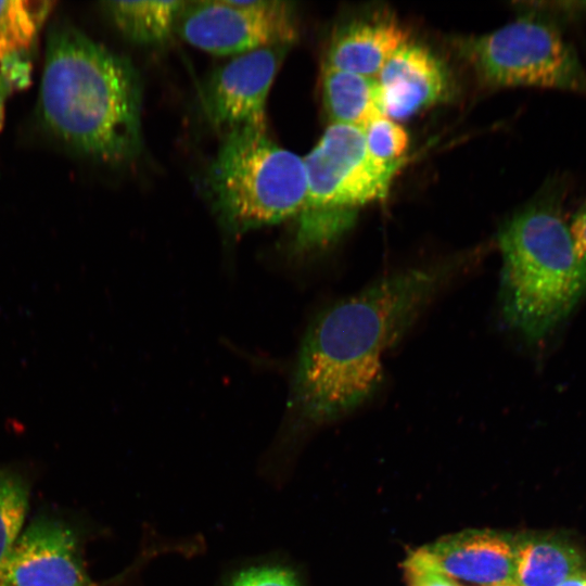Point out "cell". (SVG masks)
Here are the masks:
<instances>
[{
	"label": "cell",
	"instance_id": "603a6c76",
	"mask_svg": "<svg viewBox=\"0 0 586 586\" xmlns=\"http://www.w3.org/2000/svg\"><path fill=\"white\" fill-rule=\"evenodd\" d=\"M488 586H519V585L517 583H502V584L488 585Z\"/></svg>",
	"mask_w": 586,
	"mask_h": 586
},
{
	"label": "cell",
	"instance_id": "ffe728a7",
	"mask_svg": "<svg viewBox=\"0 0 586 586\" xmlns=\"http://www.w3.org/2000/svg\"><path fill=\"white\" fill-rule=\"evenodd\" d=\"M408 586H461L454 578L422 566L405 563Z\"/></svg>",
	"mask_w": 586,
	"mask_h": 586
},
{
	"label": "cell",
	"instance_id": "e0dca14e",
	"mask_svg": "<svg viewBox=\"0 0 586 586\" xmlns=\"http://www.w3.org/2000/svg\"><path fill=\"white\" fill-rule=\"evenodd\" d=\"M29 488L15 471L0 467V572L23 532Z\"/></svg>",
	"mask_w": 586,
	"mask_h": 586
},
{
	"label": "cell",
	"instance_id": "52a82bcc",
	"mask_svg": "<svg viewBox=\"0 0 586 586\" xmlns=\"http://www.w3.org/2000/svg\"><path fill=\"white\" fill-rule=\"evenodd\" d=\"M175 29L198 49L234 56L269 46H292L298 35L294 3L280 0L186 1Z\"/></svg>",
	"mask_w": 586,
	"mask_h": 586
},
{
	"label": "cell",
	"instance_id": "6da1fadb",
	"mask_svg": "<svg viewBox=\"0 0 586 586\" xmlns=\"http://www.w3.org/2000/svg\"><path fill=\"white\" fill-rule=\"evenodd\" d=\"M476 259L458 255L390 272L319 314L297 354L290 396L293 415L319 424L369 399L383 381L384 355Z\"/></svg>",
	"mask_w": 586,
	"mask_h": 586
},
{
	"label": "cell",
	"instance_id": "5b68a950",
	"mask_svg": "<svg viewBox=\"0 0 586 586\" xmlns=\"http://www.w3.org/2000/svg\"><path fill=\"white\" fill-rule=\"evenodd\" d=\"M307 194L297 217V251L323 247L353 224L356 211L384 199L404 161L383 163L368 151L362 129L331 124L303 158Z\"/></svg>",
	"mask_w": 586,
	"mask_h": 586
},
{
	"label": "cell",
	"instance_id": "7c38bea8",
	"mask_svg": "<svg viewBox=\"0 0 586 586\" xmlns=\"http://www.w3.org/2000/svg\"><path fill=\"white\" fill-rule=\"evenodd\" d=\"M407 42V30L391 17L354 21L332 35L323 66L378 78L391 56Z\"/></svg>",
	"mask_w": 586,
	"mask_h": 586
},
{
	"label": "cell",
	"instance_id": "8fae6325",
	"mask_svg": "<svg viewBox=\"0 0 586 586\" xmlns=\"http://www.w3.org/2000/svg\"><path fill=\"white\" fill-rule=\"evenodd\" d=\"M385 116L405 119L442 101L448 77L442 62L426 48L406 43L378 76Z\"/></svg>",
	"mask_w": 586,
	"mask_h": 586
},
{
	"label": "cell",
	"instance_id": "7a4b0ae2",
	"mask_svg": "<svg viewBox=\"0 0 586 586\" xmlns=\"http://www.w3.org/2000/svg\"><path fill=\"white\" fill-rule=\"evenodd\" d=\"M141 98L129 60L73 26L49 33L39 114L62 143L104 163L132 160L142 146Z\"/></svg>",
	"mask_w": 586,
	"mask_h": 586
},
{
	"label": "cell",
	"instance_id": "44dd1931",
	"mask_svg": "<svg viewBox=\"0 0 586 586\" xmlns=\"http://www.w3.org/2000/svg\"><path fill=\"white\" fill-rule=\"evenodd\" d=\"M569 227L577 254L586 260V199L572 215Z\"/></svg>",
	"mask_w": 586,
	"mask_h": 586
},
{
	"label": "cell",
	"instance_id": "2e32d148",
	"mask_svg": "<svg viewBox=\"0 0 586 586\" xmlns=\"http://www.w3.org/2000/svg\"><path fill=\"white\" fill-rule=\"evenodd\" d=\"M186 1H105L102 9L115 27L131 42L164 43L176 28Z\"/></svg>",
	"mask_w": 586,
	"mask_h": 586
},
{
	"label": "cell",
	"instance_id": "d6986e66",
	"mask_svg": "<svg viewBox=\"0 0 586 586\" xmlns=\"http://www.w3.org/2000/svg\"><path fill=\"white\" fill-rule=\"evenodd\" d=\"M229 586H300L294 573L280 565H262L239 572Z\"/></svg>",
	"mask_w": 586,
	"mask_h": 586
},
{
	"label": "cell",
	"instance_id": "ac0fdd59",
	"mask_svg": "<svg viewBox=\"0 0 586 586\" xmlns=\"http://www.w3.org/2000/svg\"><path fill=\"white\" fill-rule=\"evenodd\" d=\"M369 153L383 163L402 162L408 149L407 131L387 116L372 120L362 129Z\"/></svg>",
	"mask_w": 586,
	"mask_h": 586
},
{
	"label": "cell",
	"instance_id": "9c48e42d",
	"mask_svg": "<svg viewBox=\"0 0 586 586\" xmlns=\"http://www.w3.org/2000/svg\"><path fill=\"white\" fill-rule=\"evenodd\" d=\"M0 586H98L89 576L74 532L42 517L17 538L0 572Z\"/></svg>",
	"mask_w": 586,
	"mask_h": 586
},
{
	"label": "cell",
	"instance_id": "30bf717a",
	"mask_svg": "<svg viewBox=\"0 0 586 586\" xmlns=\"http://www.w3.org/2000/svg\"><path fill=\"white\" fill-rule=\"evenodd\" d=\"M482 586L515 583L512 546L492 532H463L417 550L406 561Z\"/></svg>",
	"mask_w": 586,
	"mask_h": 586
},
{
	"label": "cell",
	"instance_id": "4fadbf2b",
	"mask_svg": "<svg viewBox=\"0 0 586 586\" xmlns=\"http://www.w3.org/2000/svg\"><path fill=\"white\" fill-rule=\"evenodd\" d=\"M51 2L0 1V124L4 104L30 78V53Z\"/></svg>",
	"mask_w": 586,
	"mask_h": 586
},
{
	"label": "cell",
	"instance_id": "7402d4cb",
	"mask_svg": "<svg viewBox=\"0 0 586 586\" xmlns=\"http://www.w3.org/2000/svg\"><path fill=\"white\" fill-rule=\"evenodd\" d=\"M558 586H586V574L582 572L576 573Z\"/></svg>",
	"mask_w": 586,
	"mask_h": 586
},
{
	"label": "cell",
	"instance_id": "9a60e30c",
	"mask_svg": "<svg viewBox=\"0 0 586 586\" xmlns=\"http://www.w3.org/2000/svg\"><path fill=\"white\" fill-rule=\"evenodd\" d=\"M515 583L519 586H558L579 573L576 550L556 538H532L514 548Z\"/></svg>",
	"mask_w": 586,
	"mask_h": 586
},
{
	"label": "cell",
	"instance_id": "5bb4252c",
	"mask_svg": "<svg viewBox=\"0 0 586 586\" xmlns=\"http://www.w3.org/2000/svg\"><path fill=\"white\" fill-rule=\"evenodd\" d=\"M321 92L331 124L365 129L385 115L377 78L322 66Z\"/></svg>",
	"mask_w": 586,
	"mask_h": 586
},
{
	"label": "cell",
	"instance_id": "277c9868",
	"mask_svg": "<svg viewBox=\"0 0 586 586\" xmlns=\"http://www.w3.org/2000/svg\"><path fill=\"white\" fill-rule=\"evenodd\" d=\"M207 184L214 208L232 234L297 216L307 194L304 160L273 141L267 128L225 133Z\"/></svg>",
	"mask_w": 586,
	"mask_h": 586
},
{
	"label": "cell",
	"instance_id": "8992f818",
	"mask_svg": "<svg viewBox=\"0 0 586 586\" xmlns=\"http://www.w3.org/2000/svg\"><path fill=\"white\" fill-rule=\"evenodd\" d=\"M492 87H535L586 94V67L560 25L531 10L515 21L459 43Z\"/></svg>",
	"mask_w": 586,
	"mask_h": 586
},
{
	"label": "cell",
	"instance_id": "3957f363",
	"mask_svg": "<svg viewBox=\"0 0 586 586\" xmlns=\"http://www.w3.org/2000/svg\"><path fill=\"white\" fill-rule=\"evenodd\" d=\"M566 193L565 177L553 176L498 233L500 311L528 343L549 335L586 293V260L564 215Z\"/></svg>",
	"mask_w": 586,
	"mask_h": 586
},
{
	"label": "cell",
	"instance_id": "ba28073f",
	"mask_svg": "<svg viewBox=\"0 0 586 586\" xmlns=\"http://www.w3.org/2000/svg\"><path fill=\"white\" fill-rule=\"evenodd\" d=\"M290 47L259 48L216 68L201 92V107L209 125L225 133L244 127L266 128L268 93Z\"/></svg>",
	"mask_w": 586,
	"mask_h": 586
}]
</instances>
